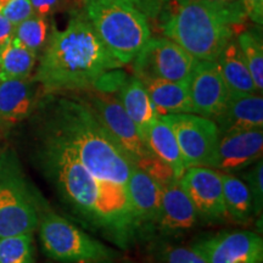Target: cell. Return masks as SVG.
Segmentation results:
<instances>
[{"label": "cell", "mask_w": 263, "mask_h": 263, "mask_svg": "<svg viewBox=\"0 0 263 263\" xmlns=\"http://www.w3.org/2000/svg\"><path fill=\"white\" fill-rule=\"evenodd\" d=\"M215 123L219 136L234 132L263 129V99L261 95H230L224 110Z\"/></svg>", "instance_id": "16"}, {"label": "cell", "mask_w": 263, "mask_h": 263, "mask_svg": "<svg viewBox=\"0 0 263 263\" xmlns=\"http://www.w3.org/2000/svg\"><path fill=\"white\" fill-rule=\"evenodd\" d=\"M85 103L89 105L95 116L133 166L151 153L117 97L94 90V93L88 95Z\"/></svg>", "instance_id": "10"}, {"label": "cell", "mask_w": 263, "mask_h": 263, "mask_svg": "<svg viewBox=\"0 0 263 263\" xmlns=\"http://www.w3.org/2000/svg\"><path fill=\"white\" fill-rule=\"evenodd\" d=\"M35 15L49 17L67 8L70 0H29Z\"/></svg>", "instance_id": "32"}, {"label": "cell", "mask_w": 263, "mask_h": 263, "mask_svg": "<svg viewBox=\"0 0 263 263\" xmlns=\"http://www.w3.org/2000/svg\"><path fill=\"white\" fill-rule=\"evenodd\" d=\"M241 4L248 18L261 26L263 22V0H241Z\"/></svg>", "instance_id": "33"}, {"label": "cell", "mask_w": 263, "mask_h": 263, "mask_svg": "<svg viewBox=\"0 0 263 263\" xmlns=\"http://www.w3.org/2000/svg\"><path fill=\"white\" fill-rule=\"evenodd\" d=\"M145 143L156 156H159L172 168L176 179L179 180L182 178L186 171L185 162L173 129L168 123L164 122L161 116H159L155 123L147 130Z\"/></svg>", "instance_id": "22"}, {"label": "cell", "mask_w": 263, "mask_h": 263, "mask_svg": "<svg viewBox=\"0 0 263 263\" xmlns=\"http://www.w3.org/2000/svg\"><path fill=\"white\" fill-rule=\"evenodd\" d=\"M99 39L121 66L130 64L151 38L146 16L134 0H84Z\"/></svg>", "instance_id": "5"}, {"label": "cell", "mask_w": 263, "mask_h": 263, "mask_svg": "<svg viewBox=\"0 0 263 263\" xmlns=\"http://www.w3.org/2000/svg\"><path fill=\"white\" fill-rule=\"evenodd\" d=\"M34 14L29 0H0V15L16 26Z\"/></svg>", "instance_id": "31"}, {"label": "cell", "mask_w": 263, "mask_h": 263, "mask_svg": "<svg viewBox=\"0 0 263 263\" xmlns=\"http://www.w3.org/2000/svg\"><path fill=\"white\" fill-rule=\"evenodd\" d=\"M161 117L173 129L186 168H212L219 140L215 121L195 114H174Z\"/></svg>", "instance_id": "9"}, {"label": "cell", "mask_w": 263, "mask_h": 263, "mask_svg": "<svg viewBox=\"0 0 263 263\" xmlns=\"http://www.w3.org/2000/svg\"><path fill=\"white\" fill-rule=\"evenodd\" d=\"M42 120L59 134L82 163L100 179L127 188L130 160L115 143L85 101L78 99H49Z\"/></svg>", "instance_id": "3"}, {"label": "cell", "mask_w": 263, "mask_h": 263, "mask_svg": "<svg viewBox=\"0 0 263 263\" xmlns=\"http://www.w3.org/2000/svg\"><path fill=\"white\" fill-rule=\"evenodd\" d=\"M37 85L31 77L0 80V123L16 124L31 116L38 104Z\"/></svg>", "instance_id": "17"}, {"label": "cell", "mask_w": 263, "mask_h": 263, "mask_svg": "<svg viewBox=\"0 0 263 263\" xmlns=\"http://www.w3.org/2000/svg\"><path fill=\"white\" fill-rule=\"evenodd\" d=\"M0 263H34L32 234L0 238Z\"/></svg>", "instance_id": "27"}, {"label": "cell", "mask_w": 263, "mask_h": 263, "mask_svg": "<svg viewBox=\"0 0 263 263\" xmlns=\"http://www.w3.org/2000/svg\"><path fill=\"white\" fill-rule=\"evenodd\" d=\"M117 99L145 141L147 130L160 115L157 114L144 84L137 77L127 78L117 91Z\"/></svg>", "instance_id": "19"}, {"label": "cell", "mask_w": 263, "mask_h": 263, "mask_svg": "<svg viewBox=\"0 0 263 263\" xmlns=\"http://www.w3.org/2000/svg\"><path fill=\"white\" fill-rule=\"evenodd\" d=\"M201 2L218 6H235L241 4V0H201Z\"/></svg>", "instance_id": "35"}, {"label": "cell", "mask_w": 263, "mask_h": 263, "mask_svg": "<svg viewBox=\"0 0 263 263\" xmlns=\"http://www.w3.org/2000/svg\"><path fill=\"white\" fill-rule=\"evenodd\" d=\"M14 29L15 26L4 16L0 15V49L14 37Z\"/></svg>", "instance_id": "34"}, {"label": "cell", "mask_w": 263, "mask_h": 263, "mask_svg": "<svg viewBox=\"0 0 263 263\" xmlns=\"http://www.w3.org/2000/svg\"><path fill=\"white\" fill-rule=\"evenodd\" d=\"M223 200L227 216L238 223H246L254 213V202L246 183L233 173H222Z\"/></svg>", "instance_id": "23"}, {"label": "cell", "mask_w": 263, "mask_h": 263, "mask_svg": "<svg viewBox=\"0 0 263 263\" xmlns=\"http://www.w3.org/2000/svg\"><path fill=\"white\" fill-rule=\"evenodd\" d=\"M197 212L179 180H173L162 186L161 206L156 226L166 234H176L194 228Z\"/></svg>", "instance_id": "15"}, {"label": "cell", "mask_w": 263, "mask_h": 263, "mask_svg": "<svg viewBox=\"0 0 263 263\" xmlns=\"http://www.w3.org/2000/svg\"><path fill=\"white\" fill-rule=\"evenodd\" d=\"M179 183L197 216L209 221H221L227 217L221 172L211 167H189Z\"/></svg>", "instance_id": "12"}, {"label": "cell", "mask_w": 263, "mask_h": 263, "mask_svg": "<svg viewBox=\"0 0 263 263\" xmlns=\"http://www.w3.org/2000/svg\"><path fill=\"white\" fill-rule=\"evenodd\" d=\"M216 62L230 95L258 93L248 65L242 58L238 42L232 39L223 49Z\"/></svg>", "instance_id": "21"}, {"label": "cell", "mask_w": 263, "mask_h": 263, "mask_svg": "<svg viewBox=\"0 0 263 263\" xmlns=\"http://www.w3.org/2000/svg\"><path fill=\"white\" fill-rule=\"evenodd\" d=\"M50 33L48 18L33 14L15 26L12 38L38 55L47 45Z\"/></svg>", "instance_id": "25"}, {"label": "cell", "mask_w": 263, "mask_h": 263, "mask_svg": "<svg viewBox=\"0 0 263 263\" xmlns=\"http://www.w3.org/2000/svg\"><path fill=\"white\" fill-rule=\"evenodd\" d=\"M120 67L85 12H74L65 29L51 31L33 80L45 93L84 90L104 73Z\"/></svg>", "instance_id": "2"}, {"label": "cell", "mask_w": 263, "mask_h": 263, "mask_svg": "<svg viewBox=\"0 0 263 263\" xmlns=\"http://www.w3.org/2000/svg\"><path fill=\"white\" fill-rule=\"evenodd\" d=\"M127 193L140 233L144 227L156 226L162 195L159 184L133 166L127 182Z\"/></svg>", "instance_id": "18"}, {"label": "cell", "mask_w": 263, "mask_h": 263, "mask_svg": "<svg viewBox=\"0 0 263 263\" xmlns=\"http://www.w3.org/2000/svg\"><path fill=\"white\" fill-rule=\"evenodd\" d=\"M188 84L193 114L212 121L222 114L229 91L216 61H197Z\"/></svg>", "instance_id": "13"}, {"label": "cell", "mask_w": 263, "mask_h": 263, "mask_svg": "<svg viewBox=\"0 0 263 263\" xmlns=\"http://www.w3.org/2000/svg\"><path fill=\"white\" fill-rule=\"evenodd\" d=\"M160 116L174 114H193L189 84L160 78L141 80Z\"/></svg>", "instance_id": "20"}, {"label": "cell", "mask_w": 263, "mask_h": 263, "mask_svg": "<svg viewBox=\"0 0 263 263\" xmlns=\"http://www.w3.org/2000/svg\"><path fill=\"white\" fill-rule=\"evenodd\" d=\"M161 263H209L200 249L194 246H170L161 254Z\"/></svg>", "instance_id": "29"}, {"label": "cell", "mask_w": 263, "mask_h": 263, "mask_svg": "<svg viewBox=\"0 0 263 263\" xmlns=\"http://www.w3.org/2000/svg\"><path fill=\"white\" fill-rule=\"evenodd\" d=\"M246 18L242 4L218 6L201 0H177L163 33L195 60L216 61L233 39L234 26Z\"/></svg>", "instance_id": "4"}, {"label": "cell", "mask_w": 263, "mask_h": 263, "mask_svg": "<svg viewBox=\"0 0 263 263\" xmlns=\"http://www.w3.org/2000/svg\"><path fill=\"white\" fill-rule=\"evenodd\" d=\"M263 130L234 132L219 136L212 168L222 173H234L262 159Z\"/></svg>", "instance_id": "14"}, {"label": "cell", "mask_w": 263, "mask_h": 263, "mask_svg": "<svg viewBox=\"0 0 263 263\" xmlns=\"http://www.w3.org/2000/svg\"><path fill=\"white\" fill-rule=\"evenodd\" d=\"M38 55L14 38L0 49V80H22L31 77Z\"/></svg>", "instance_id": "24"}, {"label": "cell", "mask_w": 263, "mask_h": 263, "mask_svg": "<svg viewBox=\"0 0 263 263\" xmlns=\"http://www.w3.org/2000/svg\"><path fill=\"white\" fill-rule=\"evenodd\" d=\"M39 238L49 257L62 263H107L116 252L58 213L42 210Z\"/></svg>", "instance_id": "7"}, {"label": "cell", "mask_w": 263, "mask_h": 263, "mask_svg": "<svg viewBox=\"0 0 263 263\" xmlns=\"http://www.w3.org/2000/svg\"><path fill=\"white\" fill-rule=\"evenodd\" d=\"M209 263H262L263 239L249 230L223 232L195 245Z\"/></svg>", "instance_id": "11"}, {"label": "cell", "mask_w": 263, "mask_h": 263, "mask_svg": "<svg viewBox=\"0 0 263 263\" xmlns=\"http://www.w3.org/2000/svg\"><path fill=\"white\" fill-rule=\"evenodd\" d=\"M35 160L39 168L74 215L122 249L141 234L127 188L91 173L68 144L41 121Z\"/></svg>", "instance_id": "1"}, {"label": "cell", "mask_w": 263, "mask_h": 263, "mask_svg": "<svg viewBox=\"0 0 263 263\" xmlns=\"http://www.w3.org/2000/svg\"><path fill=\"white\" fill-rule=\"evenodd\" d=\"M134 167H137V168H139L144 173L147 174L151 179H154L159 184L161 188L173 182V180H178L176 179L173 171L168 164L161 160L159 156H156L153 151H151L149 155L138 161L134 164Z\"/></svg>", "instance_id": "28"}, {"label": "cell", "mask_w": 263, "mask_h": 263, "mask_svg": "<svg viewBox=\"0 0 263 263\" xmlns=\"http://www.w3.org/2000/svg\"><path fill=\"white\" fill-rule=\"evenodd\" d=\"M43 201L26 177L14 150L0 154V238L33 234Z\"/></svg>", "instance_id": "6"}, {"label": "cell", "mask_w": 263, "mask_h": 263, "mask_svg": "<svg viewBox=\"0 0 263 263\" xmlns=\"http://www.w3.org/2000/svg\"><path fill=\"white\" fill-rule=\"evenodd\" d=\"M248 185L254 202V213L261 215L263 209V162L262 159L255 163L254 168L244 174L241 178Z\"/></svg>", "instance_id": "30"}, {"label": "cell", "mask_w": 263, "mask_h": 263, "mask_svg": "<svg viewBox=\"0 0 263 263\" xmlns=\"http://www.w3.org/2000/svg\"><path fill=\"white\" fill-rule=\"evenodd\" d=\"M197 64L177 43L168 38H150L133 60L134 77L188 83Z\"/></svg>", "instance_id": "8"}, {"label": "cell", "mask_w": 263, "mask_h": 263, "mask_svg": "<svg viewBox=\"0 0 263 263\" xmlns=\"http://www.w3.org/2000/svg\"><path fill=\"white\" fill-rule=\"evenodd\" d=\"M238 44L242 58L248 65L256 89L262 93L263 89V47L261 38L252 32H242L238 37Z\"/></svg>", "instance_id": "26"}]
</instances>
